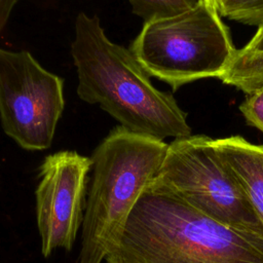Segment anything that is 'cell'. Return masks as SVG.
Listing matches in <instances>:
<instances>
[{
    "instance_id": "obj_1",
    "label": "cell",
    "mask_w": 263,
    "mask_h": 263,
    "mask_svg": "<svg viewBox=\"0 0 263 263\" xmlns=\"http://www.w3.org/2000/svg\"><path fill=\"white\" fill-rule=\"evenodd\" d=\"M106 263H263V237L224 225L153 181Z\"/></svg>"
},
{
    "instance_id": "obj_2",
    "label": "cell",
    "mask_w": 263,
    "mask_h": 263,
    "mask_svg": "<svg viewBox=\"0 0 263 263\" xmlns=\"http://www.w3.org/2000/svg\"><path fill=\"white\" fill-rule=\"evenodd\" d=\"M71 55L77 95L98 104L120 125L159 140L191 136L187 114L175 98L157 89L128 48L112 42L98 15L79 12Z\"/></svg>"
},
{
    "instance_id": "obj_3",
    "label": "cell",
    "mask_w": 263,
    "mask_h": 263,
    "mask_svg": "<svg viewBox=\"0 0 263 263\" xmlns=\"http://www.w3.org/2000/svg\"><path fill=\"white\" fill-rule=\"evenodd\" d=\"M168 144L116 125L93 150L77 263H103L146 187L156 177Z\"/></svg>"
},
{
    "instance_id": "obj_4",
    "label": "cell",
    "mask_w": 263,
    "mask_h": 263,
    "mask_svg": "<svg viewBox=\"0 0 263 263\" xmlns=\"http://www.w3.org/2000/svg\"><path fill=\"white\" fill-rule=\"evenodd\" d=\"M128 49L149 76L174 90L204 78L220 79L236 52L228 27L205 0L182 13L144 22Z\"/></svg>"
},
{
    "instance_id": "obj_5",
    "label": "cell",
    "mask_w": 263,
    "mask_h": 263,
    "mask_svg": "<svg viewBox=\"0 0 263 263\" xmlns=\"http://www.w3.org/2000/svg\"><path fill=\"white\" fill-rule=\"evenodd\" d=\"M199 212L263 237V223L206 136L175 139L154 178Z\"/></svg>"
},
{
    "instance_id": "obj_6",
    "label": "cell",
    "mask_w": 263,
    "mask_h": 263,
    "mask_svg": "<svg viewBox=\"0 0 263 263\" xmlns=\"http://www.w3.org/2000/svg\"><path fill=\"white\" fill-rule=\"evenodd\" d=\"M64 107L62 77L27 50L0 47V122L9 138L26 150L49 148Z\"/></svg>"
},
{
    "instance_id": "obj_7",
    "label": "cell",
    "mask_w": 263,
    "mask_h": 263,
    "mask_svg": "<svg viewBox=\"0 0 263 263\" xmlns=\"http://www.w3.org/2000/svg\"><path fill=\"white\" fill-rule=\"evenodd\" d=\"M91 166L90 157L70 150L49 154L40 164L36 217L44 257L57 249L72 250L84 219Z\"/></svg>"
},
{
    "instance_id": "obj_8",
    "label": "cell",
    "mask_w": 263,
    "mask_h": 263,
    "mask_svg": "<svg viewBox=\"0 0 263 263\" xmlns=\"http://www.w3.org/2000/svg\"><path fill=\"white\" fill-rule=\"evenodd\" d=\"M214 145L263 223V144L232 136L216 139Z\"/></svg>"
},
{
    "instance_id": "obj_9",
    "label": "cell",
    "mask_w": 263,
    "mask_h": 263,
    "mask_svg": "<svg viewBox=\"0 0 263 263\" xmlns=\"http://www.w3.org/2000/svg\"><path fill=\"white\" fill-rule=\"evenodd\" d=\"M220 80L247 95L263 87V24L236 52Z\"/></svg>"
},
{
    "instance_id": "obj_10",
    "label": "cell",
    "mask_w": 263,
    "mask_h": 263,
    "mask_svg": "<svg viewBox=\"0 0 263 263\" xmlns=\"http://www.w3.org/2000/svg\"><path fill=\"white\" fill-rule=\"evenodd\" d=\"M134 14L140 16L144 22L156 18L173 16L182 13L200 0H127Z\"/></svg>"
},
{
    "instance_id": "obj_11",
    "label": "cell",
    "mask_w": 263,
    "mask_h": 263,
    "mask_svg": "<svg viewBox=\"0 0 263 263\" xmlns=\"http://www.w3.org/2000/svg\"><path fill=\"white\" fill-rule=\"evenodd\" d=\"M220 15L250 26L263 24V0H218Z\"/></svg>"
},
{
    "instance_id": "obj_12",
    "label": "cell",
    "mask_w": 263,
    "mask_h": 263,
    "mask_svg": "<svg viewBox=\"0 0 263 263\" xmlns=\"http://www.w3.org/2000/svg\"><path fill=\"white\" fill-rule=\"evenodd\" d=\"M239 110L249 125L263 133V87L250 93L240 104Z\"/></svg>"
},
{
    "instance_id": "obj_13",
    "label": "cell",
    "mask_w": 263,
    "mask_h": 263,
    "mask_svg": "<svg viewBox=\"0 0 263 263\" xmlns=\"http://www.w3.org/2000/svg\"><path fill=\"white\" fill-rule=\"evenodd\" d=\"M20 0H0V35L6 28L10 14Z\"/></svg>"
},
{
    "instance_id": "obj_14",
    "label": "cell",
    "mask_w": 263,
    "mask_h": 263,
    "mask_svg": "<svg viewBox=\"0 0 263 263\" xmlns=\"http://www.w3.org/2000/svg\"><path fill=\"white\" fill-rule=\"evenodd\" d=\"M206 2H209V3H211V4H213L215 7H216V4H217V2H218V0H205Z\"/></svg>"
}]
</instances>
